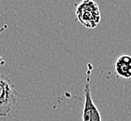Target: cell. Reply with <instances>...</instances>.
<instances>
[{"label":"cell","mask_w":131,"mask_h":121,"mask_svg":"<svg viewBox=\"0 0 131 121\" xmlns=\"http://www.w3.org/2000/svg\"><path fill=\"white\" fill-rule=\"evenodd\" d=\"M75 16L79 23L88 29L96 28L101 20L100 8L94 0H82L77 4Z\"/></svg>","instance_id":"obj_1"},{"label":"cell","mask_w":131,"mask_h":121,"mask_svg":"<svg viewBox=\"0 0 131 121\" xmlns=\"http://www.w3.org/2000/svg\"><path fill=\"white\" fill-rule=\"evenodd\" d=\"M18 92L9 78L0 71V117H6L17 103Z\"/></svg>","instance_id":"obj_2"},{"label":"cell","mask_w":131,"mask_h":121,"mask_svg":"<svg viewBox=\"0 0 131 121\" xmlns=\"http://www.w3.org/2000/svg\"><path fill=\"white\" fill-rule=\"evenodd\" d=\"M90 64H88V70L86 73V82L84 88V106L82 112V121H102L101 113L98 107L95 104L92 99L90 90V73L92 69L89 68Z\"/></svg>","instance_id":"obj_3"},{"label":"cell","mask_w":131,"mask_h":121,"mask_svg":"<svg viewBox=\"0 0 131 121\" xmlns=\"http://www.w3.org/2000/svg\"><path fill=\"white\" fill-rule=\"evenodd\" d=\"M114 71L118 76L122 78L131 77V56L123 54L119 56L114 62Z\"/></svg>","instance_id":"obj_4"},{"label":"cell","mask_w":131,"mask_h":121,"mask_svg":"<svg viewBox=\"0 0 131 121\" xmlns=\"http://www.w3.org/2000/svg\"><path fill=\"white\" fill-rule=\"evenodd\" d=\"M8 24H4L2 27L0 28V35H1L6 29H8ZM4 64H5V60H4V58H3L2 56L0 55V65H4Z\"/></svg>","instance_id":"obj_5"}]
</instances>
